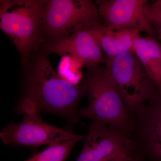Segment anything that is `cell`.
<instances>
[{
	"mask_svg": "<svg viewBox=\"0 0 161 161\" xmlns=\"http://www.w3.org/2000/svg\"><path fill=\"white\" fill-rule=\"evenodd\" d=\"M26 92L21 105L24 114L49 112L62 116L70 124L79 121L77 106L85 93L83 84L74 85L64 80L46 57H40L35 64Z\"/></svg>",
	"mask_w": 161,
	"mask_h": 161,
	"instance_id": "cell-1",
	"label": "cell"
},
{
	"mask_svg": "<svg viewBox=\"0 0 161 161\" xmlns=\"http://www.w3.org/2000/svg\"><path fill=\"white\" fill-rule=\"evenodd\" d=\"M89 103L79 110V116L91 119L124 131L130 136L134 119L124 103L108 68L91 70L82 82Z\"/></svg>",
	"mask_w": 161,
	"mask_h": 161,
	"instance_id": "cell-2",
	"label": "cell"
},
{
	"mask_svg": "<svg viewBox=\"0 0 161 161\" xmlns=\"http://www.w3.org/2000/svg\"><path fill=\"white\" fill-rule=\"evenodd\" d=\"M46 2L42 0L1 1V29L14 43L24 60L40 41Z\"/></svg>",
	"mask_w": 161,
	"mask_h": 161,
	"instance_id": "cell-3",
	"label": "cell"
},
{
	"mask_svg": "<svg viewBox=\"0 0 161 161\" xmlns=\"http://www.w3.org/2000/svg\"><path fill=\"white\" fill-rule=\"evenodd\" d=\"M105 63L131 114L161 93L134 52H126L112 58L106 57Z\"/></svg>",
	"mask_w": 161,
	"mask_h": 161,
	"instance_id": "cell-4",
	"label": "cell"
},
{
	"mask_svg": "<svg viewBox=\"0 0 161 161\" xmlns=\"http://www.w3.org/2000/svg\"><path fill=\"white\" fill-rule=\"evenodd\" d=\"M98 9L89 0L47 1L42 28L54 40L100 24Z\"/></svg>",
	"mask_w": 161,
	"mask_h": 161,
	"instance_id": "cell-5",
	"label": "cell"
},
{
	"mask_svg": "<svg viewBox=\"0 0 161 161\" xmlns=\"http://www.w3.org/2000/svg\"><path fill=\"white\" fill-rule=\"evenodd\" d=\"M0 138L5 145L34 147L74 139L82 140L85 136L47 124L34 112L25 114L20 123H9L1 131Z\"/></svg>",
	"mask_w": 161,
	"mask_h": 161,
	"instance_id": "cell-6",
	"label": "cell"
},
{
	"mask_svg": "<svg viewBox=\"0 0 161 161\" xmlns=\"http://www.w3.org/2000/svg\"><path fill=\"white\" fill-rule=\"evenodd\" d=\"M134 126L130 137L136 153L143 161H161V92L132 113Z\"/></svg>",
	"mask_w": 161,
	"mask_h": 161,
	"instance_id": "cell-7",
	"label": "cell"
},
{
	"mask_svg": "<svg viewBox=\"0 0 161 161\" xmlns=\"http://www.w3.org/2000/svg\"><path fill=\"white\" fill-rule=\"evenodd\" d=\"M88 128L84 147L76 161H104L121 155L138 158L132 139L126 132L95 122Z\"/></svg>",
	"mask_w": 161,
	"mask_h": 161,
	"instance_id": "cell-8",
	"label": "cell"
},
{
	"mask_svg": "<svg viewBox=\"0 0 161 161\" xmlns=\"http://www.w3.org/2000/svg\"><path fill=\"white\" fill-rule=\"evenodd\" d=\"M98 11L105 25L115 28L137 30L149 36L158 38L145 14L147 0H99Z\"/></svg>",
	"mask_w": 161,
	"mask_h": 161,
	"instance_id": "cell-9",
	"label": "cell"
},
{
	"mask_svg": "<svg viewBox=\"0 0 161 161\" xmlns=\"http://www.w3.org/2000/svg\"><path fill=\"white\" fill-rule=\"evenodd\" d=\"M47 50L60 56L67 54L90 70L97 68L101 62L105 63L106 60L89 29L80 30L68 36L54 40Z\"/></svg>",
	"mask_w": 161,
	"mask_h": 161,
	"instance_id": "cell-10",
	"label": "cell"
},
{
	"mask_svg": "<svg viewBox=\"0 0 161 161\" xmlns=\"http://www.w3.org/2000/svg\"><path fill=\"white\" fill-rule=\"evenodd\" d=\"M107 58H112L128 52H134L136 40L141 37L137 30L115 28L98 24L89 28Z\"/></svg>",
	"mask_w": 161,
	"mask_h": 161,
	"instance_id": "cell-11",
	"label": "cell"
},
{
	"mask_svg": "<svg viewBox=\"0 0 161 161\" xmlns=\"http://www.w3.org/2000/svg\"><path fill=\"white\" fill-rule=\"evenodd\" d=\"M134 52L161 92V43L150 36L136 40Z\"/></svg>",
	"mask_w": 161,
	"mask_h": 161,
	"instance_id": "cell-12",
	"label": "cell"
},
{
	"mask_svg": "<svg viewBox=\"0 0 161 161\" xmlns=\"http://www.w3.org/2000/svg\"><path fill=\"white\" fill-rule=\"evenodd\" d=\"M80 141L74 139L53 144L24 161H64L75 144Z\"/></svg>",
	"mask_w": 161,
	"mask_h": 161,
	"instance_id": "cell-13",
	"label": "cell"
},
{
	"mask_svg": "<svg viewBox=\"0 0 161 161\" xmlns=\"http://www.w3.org/2000/svg\"><path fill=\"white\" fill-rule=\"evenodd\" d=\"M82 65L70 56H64L59 64L58 74L69 83L78 85L81 78L79 69Z\"/></svg>",
	"mask_w": 161,
	"mask_h": 161,
	"instance_id": "cell-14",
	"label": "cell"
},
{
	"mask_svg": "<svg viewBox=\"0 0 161 161\" xmlns=\"http://www.w3.org/2000/svg\"><path fill=\"white\" fill-rule=\"evenodd\" d=\"M144 11L146 16L154 27L161 43V0L147 4Z\"/></svg>",
	"mask_w": 161,
	"mask_h": 161,
	"instance_id": "cell-15",
	"label": "cell"
},
{
	"mask_svg": "<svg viewBox=\"0 0 161 161\" xmlns=\"http://www.w3.org/2000/svg\"><path fill=\"white\" fill-rule=\"evenodd\" d=\"M104 161H140L134 155H121L108 159Z\"/></svg>",
	"mask_w": 161,
	"mask_h": 161,
	"instance_id": "cell-16",
	"label": "cell"
}]
</instances>
